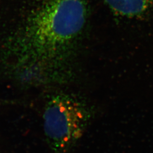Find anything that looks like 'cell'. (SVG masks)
<instances>
[{
  "label": "cell",
  "mask_w": 153,
  "mask_h": 153,
  "mask_svg": "<svg viewBox=\"0 0 153 153\" xmlns=\"http://www.w3.org/2000/svg\"><path fill=\"white\" fill-rule=\"evenodd\" d=\"M88 104L69 93L52 95L44 107L45 136L55 153H67L84 133L91 119Z\"/></svg>",
  "instance_id": "cell-2"
},
{
  "label": "cell",
  "mask_w": 153,
  "mask_h": 153,
  "mask_svg": "<svg viewBox=\"0 0 153 153\" xmlns=\"http://www.w3.org/2000/svg\"><path fill=\"white\" fill-rule=\"evenodd\" d=\"M105 1L115 13L128 18L142 15L153 5V0H105Z\"/></svg>",
  "instance_id": "cell-3"
},
{
  "label": "cell",
  "mask_w": 153,
  "mask_h": 153,
  "mask_svg": "<svg viewBox=\"0 0 153 153\" xmlns=\"http://www.w3.org/2000/svg\"><path fill=\"white\" fill-rule=\"evenodd\" d=\"M88 3V0H44L39 6L26 26L21 57L12 70L16 78L39 81L47 67L62 59L83 30Z\"/></svg>",
  "instance_id": "cell-1"
}]
</instances>
